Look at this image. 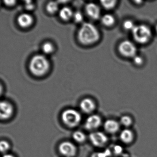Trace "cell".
I'll list each match as a JSON object with an SVG mask.
<instances>
[{
    "label": "cell",
    "mask_w": 157,
    "mask_h": 157,
    "mask_svg": "<svg viewBox=\"0 0 157 157\" xmlns=\"http://www.w3.org/2000/svg\"><path fill=\"white\" fill-rule=\"evenodd\" d=\"M15 2H16V1H4L5 4L8 6H13L15 4Z\"/></svg>",
    "instance_id": "obj_28"
},
{
    "label": "cell",
    "mask_w": 157,
    "mask_h": 157,
    "mask_svg": "<svg viewBox=\"0 0 157 157\" xmlns=\"http://www.w3.org/2000/svg\"><path fill=\"white\" fill-rule=\"evenodd\" d=\"M10 148V145L8 141L2 140L0 142V149L2 153L3 154L7 153Z\"/></svg>",
    "instance_id": "obj_22"
},
{
    "label": "cell",
    "mask_w": 157,
    "mask_h": 157,
    "mask_svg": "<svg viewBox=\"0 0 157 157\" xmlns=\"http://www.w3.org/2000/svg\"><path fill=\"white\" fill-rule=\"evenodd\" d=\"M58 9V4L55 2H50L46 6L47 11L51 14H54L56 13Z\"/></svg>",
    "instance_id": "obj_19"
},
{
    "label": "cell",
    "mask_w": 157,
    "mask_h": 157,
    "mask_svg": "<svg viewBox=\"0 0 157 157\" xmlns=\"http://www.w3.org/2000/svg\"><path fill=\"white\" fill-rule=\"evenodd\" d=\"M110 151L108 150H105L104 151H97L94 152L90 157H109L110 156Z\"/></svg>",
    "instance_id": "obj_24"
},
{
    "label": "cell",
    "mask_w": 157,
    "mask_h": 157,
    "mask_svg": "<svg viewBox=\"0 0 157 157\" xmlns=\"http://www.w3.org/2000/svg\"><path fill=\"white\" fill-rule=\"evenodd\" d=\"M85 12L87 15L93 20H98L101 15L100 8L95 3H88L85 7Z\"/></svg>",
    "instance_id": "obj_11"
},
{
    "label": "cell",
    "mask_w": 157,
    "mask_h": 157,
    "mask_svg": "<svg viewBox=\"0 0 157 157\" xmlns=\"http://www.w3.org/2000/svg\"><path fill=\"white\" fill-rule=\"evenodd\" d=\"M132 33L135 41L142 44L147 43L151 39L152 36L150 28L145 25H136Z\"/></svg>",
    "instance_id": "obj_4"
},
{
    "label": "cell",
    "mask_w": 157,
    "mask_h": 157,
    "mask_svg": "<svg viewBox=\"0 0 157 157\" xmlns=\"http://www.w3.org/2000/svg\"><path fill=\"white\" fill-rule=\"evenodd\" d=\"M2 157H15V156L13 155V154L7 153L3 154Z\"/></svg>",
    "instance_id": "obj_29"
},
{
    "label": "cell",
    "mask_w": 157,
    "mask_h": 157,
    "mask_svg": "<svg viewBox=\"0 0 157 157\" xmlns=\"http://www.w3.org/2000/svg\"><path fill=\"white\" fill-rule=\"evenodd\" d=\"M119 138L123 143L126 144H130L134 140V133L129 128H125L120 132Z\"/></svg>",
    "instance_id": "obj_14"
},
{
    "label": "cell",
    "mask_w": 157,
    "mask_h": 157,
    "mask_svg": "<svg viewBox=\"0 0 157 157\" xmlns=\"http://www.w3.org/2000/svg\"><path fill=\"white\" fill-rule=\"evenodd\" d=\"M59 153L64 157H74L78 151L76 145L69 141H64L58 147Z\"/></svg>",
    "instance_id": "obj_6"
},
{
    "label": "cell",
    "mask_w": 157,
    "mask_h": 157,
    "mask_svg": "<svg viewBox=\"0 0 157 157\" xmlns=\"http://www.w3.org/2000/svg\"><path fill=\"white\" fill-rule=\"evenodd\" d=\"M104 128L109 134H115L120 129V124L114 119H108L104 123Z\"/></svg>",
    "instance_id": "obj_12"
},
{
    "label": "cell",
    "mask_w": 157,
    "mask_h": 157,
    "mask_svg": "<svg viewBox=\"0 0 157 157\" xmlns=\"http://www.w3.org/2000/svg\"><path fill=\"white\" fill-rule=\"evenodd\" d=\"M74 13L71 9L68 7H63L59 11V15L63 21H68L71 18H73Z\"/></svg>",
    "instance_id": "obj_15"
},
{
    "label": "cell",
    "mask_w": 157,
    "mask_h": 157,
    "mask_svg": "<svg viewBox=\"0 0 157 157\" xmlns=\"http://www.w3.org/2000/svg\"><path fill=\"white\" fill-rule=\"evenodd\" d=\"M73 19L76 23L82 22L83 20V16L82 13L80 11H76L74 13L73 16Z\"/></svg>",
    "instance_id": "obj_25"
},
{
    "label": "cell",
    "mask_w": 157,
    "mask_h": 157,
    "mask_svg": "<svg viewBox=\"0 0 157 157\" xmlns=\"http://www.w3.org/2000/svg\"><path fill=\"white\" fill-rule=\"evenodd\" d=\"M61 118L65 125L70 128H73L78 126L81 123L82 116L77 110L70 108L62 112Z\"/></svg>",
    "instance_id": "obj_3"
},
{
    "label": "cell",
    "mask_w": 157,
    "mask_h": 157,
    "mask_svg": "<svg viewBox=\"0 0 157 157\" xmlns=\"http://www.w3.org/2000/svg\"><path fill=\"white\" fill-rule=\"evenodd\" d=\"M101 124L102 119L100 116L91 114L86 119L84 127L87 130L94 131L101 126Z\"/></svg>",
    "instance_id": "obj_9"
},
{
    "label": "cell",
    "mask_w": 157,
    "mask_h": 157,
    "mask_svg": "<svg viewBox=\"0 0 157 157\" xmlns=\"http://www.w3.org/2000/svg\"><path fill=\"white\" fill-rule=\"evenodd\" d=\"M120 124L125 127L128 128L130 126L133 124V119L128 115L123 116L120 118Z\"/></svg>",
    "instance_id": "obj_18"
},
{
    "label": "cell",
    "mask_w": 157,
    "mask_h": 157,
    "mask_svg": "<svg viewBox=\"0 0 157 157\" xmlns=\"http://www.w3.org/2000/svg\"><path fill=\"white\" fill-rule=\"evenodd\" d=\"M95 102L92 99L86 98L82 100L80 103V108L83 113L86 114H91L96 109Z\"/></svg>",
    "instance_id": "obj_10"
},
{
    "label": "cell",
    "mask_w": 157,
    "mask_h": 157,
    "mask_svg": "<svg viewBox=\"0 0 157 157\" xmlns=\"http://www.w3.org/2000/svg\"><path fill=\"white\" fill-rule=\"evenodd\" d=\"M89 139L93 145L97 147H104L108 141L107 136L101 131H93L90 134Z\"/></svg>",
    "instance_id": "obj_7"
},
{
    "label": "cell",
    "mask_w": 157,
    "mask_h": 157,
    "mask_svg": "<svg viewBox=\"0 0 157 157\" xmlns=\"http://www.w3.org/2000/svg\"><path fill=\"white\" fill-rule=\"evenodd\" d=\"M49 67V60L44 55H35L31 59L29 63V69L31 73L37 77L45 74Z\"/></svg>",
    "instance_id": "obj_2"
},
{
    "label": "cell",
    "mask_w": 157,
    "mask_h": 157,
    "mask_svg": "<svg viewBox=\"0 0 157 157\" xmlns=\"http://www.w3.org/2000/svg\"><path fill=\"white\" fill-rule=\"evenodd\" d=\"M156 32H157V25H156Z\"/></svg>",
    "instance_id": "obj_30"
},
{
    "label": "cell",
    "mask_w": 157,
    "mask_h": 157,
    "mask_svg": "<svg viewBox=\"0 0 157 157\" xmlns=\"http://www.w3.org/2000/svg\"><path fill=\"white\" fill-rule=\"evenodd\" d=\"M72 138L77 143H82L85 142L86 140V136L82 131L77 130L72 134Z\"/></svg>",
    "instance_id": "obj_17"
},
{
    "label": "cell",
    "mask_w": 157,
    "mask_h": 157,
    "mask_svg": "<svg viewBox=\"0 0 157 157\" xmlns=\"http://www.w3.org/2000/svg\"><path fill=\"white\" fill-rule=\"evenodd\" d=\"M78 38L81 44L88 45L97 42L100 39V34L94 25L84 23L79 29Z\"/></svg>",
    "instance_id": "obj_1"
},
{
    "label": "cell",
    "mask_w": 157,
    "mask_h": 157,
    "mask_svg": "<svg viewBox=\"0 0 157 157\" xmlns=\"http://www.w3.org/2000/svg\"><path fill=\"white\" fill-rule=\"evenodd\" d=\"M25 9L27 10H33L35 7L33 3L32 2V1H25Z\"/></svg>",
    "instance_id": "obj_27"
},
{
    "label": "cell",
    "mask_w": 157,
    "mask_h": 157,
    "mask_svg": "<svg viewBox=\"0 0 157 157\" xmlns=\"http://www.w3.org/2000/svg\"><path fill=\"white\" fill-rule=\"evenodd\" d=\"M133 61L135 63V65L137 66H141L143 64L144 59L142 57L138 55H136L134 58H133Z\"/></svg>",
    "instance_id": "obj_26"
},
{
    "label": "cell",
    "mask_w": 157,
    "mask_h": 157,
    "mask_svg": "<svg viewBox=\"0 0 157 157\" xmlns=\"http://www.w3.org/2000/svg\"><path fill=\"white\" fill-rule=\"evenodd\" d=\"M33 19L31 14L23 13L20 14L17 19L18 24L22 28H27L32 25Z\"/></svg>",
    "instance_id": "obj_13"
},
{
    "label": "cell",
    "mask_w": 157,
    "mask_h": 157,
    "mask_svg": "<svg viewBox=\"0 0 157 157\" xmlns=\"http://www.w3.org/2000/svg\"><path fill=\"white\" fill-rule=\"evenodd\" d=\"M42 50L46 55H49L54 51V46L50 42H46L42 46Z\"/></svg>",
    "instance_id": "obj_20"
},
{
    "label": "cell",
    "mask_w": 157,
    "mask_h": 157,
    "mask_svg": "<svg viewBox=\"0 0 157 157\" xmlns=\"http://www.w3.org/2000/svg\"><path fill=\"white\" fill-rule=\"evenodd\" d=\"M101 23L105 26L110 27L113 26L115 22V19L112 14H105L102 16L101 19Z\"/></svg>",
    "instance_id": "obj_16"
},
{
    "label": "cell",
    "mask_w": 157,
    "mask_h": 157,
    "mask_svg": "<svg viewBox=\"0 0 157 157\" xmlns=\"http://www.w3.org/2000/svg\"><path fill=\"white\" fill-rule=\"evenodd\" d=\"M14 113V107L11 103L2 101L0 103V117L2 120H9Z\"/></svg>",
    "instance_id": "obj_8"
},
{
    "label": "cell",
    "mask_w": 157,
    "mask_h": 157,
    "mask_svg": "<svg viewBox=\"0 0 157 157\" xmlns=\"http://www.w3.org/2000/svg\"><path fill=\"white\" fill-rule=\"evenodd\" d=\"M119 53L126 58H134L136 55L137 48L134 43L128 40L121 42L118 46Z\"/></svg>",
    "instance_id": "obj_5"
},
{
    "label": "cell",
    "mask_w": 157,
    "mask_h": 157,
    "mask_svg": "<svg viewBox=\"0 0 157 157\" xmlns=\"http://www.w3.org/2000/svg\"><path fill=\"white\" fill-rule=\"evenodd\" d=\"M136 26L134 23L131 20H126L123 24V27L126 31L132 32Z\"/></svg>",
    "instance_id": "obj_23"
},
{
    "label": "cell",
    "mask_w": 157,
    "mask_h": 157,
    "mask_svg": "<svg viewBox=\"0 0 157 157\" xmlns=\"http://www.w3.org/2000/svg\"><path fill=\"white\" fill-rule=\"evenodd\" d=\"M102 6L107 10H112L113 9L117 4V1H101Z\"/></svg>",
    "instance_id": "obj_21"
}]
</instances>
